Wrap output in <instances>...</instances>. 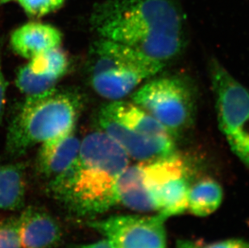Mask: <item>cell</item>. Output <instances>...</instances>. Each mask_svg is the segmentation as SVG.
Segmentation results:
<instances>
[{
    "mask_svg": "<svg viewBox=\"0 0 249 248\" xmlns=\"http://www.w3.org/2000/svg\"><path fill=\"white\" fill-rule=\"evenodd\" d=\"M185 20L179 0H103L90 17L99 38L127 45L164 63L183 48Z\"/></svg>",
    "mask_w": 249,
    "mask_h": 248,
    "instance_id": "6da1fadb",
    "label": "cell"
},
{
    "mask_svg": "<svg viewBox=\"0 0 249 248\" xmlns=\"http://www.w3.org/2000/svg\"><path fill=\"white\" fill-rule=\"evenodd\" d=\"M130 158L116 142L101 131L81 141L73 163L50 180L53 197L71 213L92 217L116 206L115 182L129 165Z\"/></svg>",
    "mask_w": 249,
    "mask_h": 248,
    "instance_id": "7a4b0ae2",
    "label": "cell"
},
{
    "mask_svg": "<svg viewBox=\"0 0 249 248\" xmlns=\"http://www.w3.org/2000/svg\"><path fill=\"white\" fill-rule=\"evenodd\" d=\"M82 104L76 92L56 88L25 97L10 124L6 141L7 152L20 156L33 146L75 128Z\"/></svg>",
    "mask_w": 249,
    "mask_h": 248,
    "instance_id": "3957f363",
    "label": "cell"
},
{
    "mask_svg": "<svg viewBox=\"0 0 249 248\" xmlns=\"http://www.w3.org/2000/svg\"><path fill=\"white\" fill-rule=\"evenodd\" d=\"M165 66L133 48L99 38L89 51V84L99 96L111 102L121 100Z\"/></svg>",
    "mask_w": 249,
    "mask_h": 248,
    "instance_id": "277c9868",
    "label": "cell"
},
{
    "mask_svg": "<svg viewBox=\"0 0 249 248\" xmlns=\"http://www.w3.org/2000/svg\"><path fill=\"white\" fill-rule=\"evenodd\" d=\"M100 130L124 150L130 159L151 162L175 154L174 136L134 103L112 101L102 107Z\"/></svg>",
    "mask_w": 249,
    "mask_h": 248,
    "instance_id": "5b68a950",
    "label": "cell"
},
{
    "mask_svg": "<svg viewBox=\"0 0 249 248\" xmlns=\"http://www.w3.org/2000/svg\"><path fill=\"white\" fill-rule=\"evenodd\" d=\"M211 74L220 130L231 151L249 167V90L215 60Z\"/></svg>",
    "mask_w": 249,
    "mask_h": 248,
    "instance_id": "8992f818",
    "label": "cell"
},
{
    "mask_svg": "<svg viewBox=\"0 0 249 248\" xmlns=\"http://www.w3.org/2000/svg\"><path fill=\"white\" fill-rule=\"evenodd\" d=\"M132 102L158 120L174 137L192 122L193 93L181 78L153 77L132 94Z\"/></svg>",
    "mask_w": 249,
    "mask_h": 248,
    "instance_id": "52a82bcc",
    "label": "cell"
},
{
    "mask_svg": "<svg viewBox=\"0 0 249 248\" xmlns=\"http://www.w3.org/2000/svg\"><path fill=\"white\" fill-rule=\"evenodd\" d=\"M143 172L144 184L158 214L167 219L188 210L190 172L181 157L175 153L145 162Z\"/></svg>",
    "mask_w": 249,
    "mask_h": 248,
    "instance_id": "ba28073f",
    "label": "cell"
},
{
    "mask_svg": "<svg viewBox=\"0 0 249 248\" xmlns=\"http://www.w3.org/2000/svg\"><path fill=\"white\" fill-rule=\"evenodd\" d=\"M166 218L155 216H112L89 222L88 226L103 234L116 248H165Z\"/></svg>",
    "mask_w": 249,
    "mask_h": 248,
    "instance_id": "9c48e42d",
    "label": "cell"
},
{
    "mask_svg": "<svg viewBox=\"0 0 249 248\" xmlns=\"http://www.w3.org/2000/svg\"><path fill=\"white\" fill-rule=\"evenodd\" d=\"M69 67L67 53L61 46L54 48L30 59L27 65L20 67L16 84L26 97L44 94L56 88Z\"/></svg>",
    "mask_w": 249,
    "mask_h": 248,
    "instance_id": "30bf717a",
    "label": "cell"
},
{
    "mask_svg": "<svg viewBox=\"0 0 249 248\" xmlns=\"http://www.w3.org/2000/svg\"><path fill=\"white\" fill-rule=\"evenodd\" d=\"M18 220L22 248H51L61 240L60 225L43 209L30 206Z\"/></svg>",
    "mask_w": 249,
    "mask_h": 248,
    "instance_id": "8fae6325",
    "label": "cell"
},
{
    "mask_svg": "<svg viewBox=\"0 0 249 248\" xmlns=\"http://www.w3.org/2000/svg\"><path fill=\"white\" fill-rule=\"evenodd\" d=\"M75 129H71L40 144L38 169L45 177L53 179L65 171L76 159L81 141L76 135Z\"/></svg>",
    "mask_w": 249,
    "mask_h": 248,
    "instance_id": "7c38bea8",
    "label": "cell"
},
{
    "mask_svg": "<svg viewBox=\"0 0 249 248\" xmlns=\"http://www.w3.org/2000/svg\"><path fill=\"white\" fill-rule=\"evenodd\" d=\"M62 41L61 32L50 24L29 22L12 33V50L24 58L35 57L45 52L60 47Z\"/></svg>",
    "mask_w": 249,
    "mask_h": 248,
    "instance_id": "4fadbf2b",
    "label": "cell"
},
{
    "mask_svg": "<svg viewBox=\"0 0 249 248\" xmlns=\"http://www.w3.org/2000/svg\"><path fill=\"white\" fill-rule=\"evenodd\" d=\"M118 202L137 212L155 211L143 180V163L128 165L115 182Z\"/></svg>",
    "mask_w": 249,
    "mask_h": 248,
    "instance_id": "5bb4252c",
    "label": "cell"
},
{
    "mask_svg": "<svg viewBox=\"0 0 249 248\" xmlns=\"http://www.w3.org/2000/svg\"><path fill=\"white\" fill-rule=\"evenodd\" d=\"M26 193L24 169L19 164L0 166V210L21 208Z\"/></svg>",
    "mask_w": 249,
    "mask_h": 248,
    "instance_id": "9a60e30c",
    "label": "cell"
},
{
    "mask_svg": "<svg viewBox=\"0 0 249 248\" xmlns=\"http://www.w3.org/2000/svg\"><path fill=\"white\" fill-rule=\"evenodd\" d=\"M223 197L221 185L216 180L206 178L191 185L188 210L195 215L206 217L219 208Z\"/></svg>",
    "mask_w": 249,
    "mask_h": 248,
    "instance_id": "2e32d148",
    "label": "cell"
},
{
    "mask_svg": "<svg viewBox=\"0 0 249 248\" xmlns=\"http://www.w3.org/2000/svg\"><path fill=\"white\" fill-rule=\"evenodd\" d=\"M31 18H41L60 9L66 0H16Z\"/></svg>",
    "mask_w": 249,
    "mask_h": 248,
    "instance_id": "e0dca14e",
    "label": "cell"
},
{
    "mask_svg": "<svg viewBox=\"0 0 249 248\" xmlns=\"http://www.w3.org/2000/svg\"><path fill=\"white\" fill-rule=\"evenodd\" d=\"M0 248H22L18 218L0 220Z\"/></svg>",
    "mask_w": 249,
    "mask_h": 248,
    "instance_id": "ac0fdd59",
    "label": "cell"
},
{
    "mask_svg": "<svg viewBox=\"0 0 249 248\" xmlns=\"http://www.w3.org/2000/svg\"><path fill=\"white\" fill-rule=\"evenodd\" d=\"M177 248H249V241L244 239H231L213 243L180 239L177 243Z\"/></svg>",
    "mask_w": 249,
    "mask_h": 248,
    "instance_id": "d6986e66",
    "label": "cell"
},
{
    "mask_svg": "<svg viewBox=\"0 0 249 248\" xmlns=\"http://www.w3.org/2000/svg\"><path fill=\"white\" fill-rule=\"evenodd\" d=\"M7 81L2 72V63H1V53H0V123L2 122L4 115L6 99H7Z\"/></svg>",
    "mask_w": 249,
    "mask_h": 248,
    "instance_id": "ffe728a7",
    "label": "cell"
},
{
    "mask_svg": "<svg viewBox=\"0 0 249 248\" xmlns=\"http://www.w3.org/2000/svg\"><path fill=\"white\" fill-rule=\"evenodd\" d=\"M74 248H116L111 241L108 239H104V240L92 243V244H83L76 246Z\"/></svg>",
    "mask_w": 249,
    "mask_h": 248,
    "instance_id": "44dd1931",
    "label": "cell"
},
{
    "mask_svg": "<svg viewBox=\"0 0 249 248\" xmlns=\"http://www.w3.org/2000/svg\"><path fill=\"white\" fill-rule=\"evenodd\" d=\"M8 1H10V0H0V7H2V5L5 4Z\"/></svg>",
    "mask_w": 249,
    "mask_h": 248,
    "instance_id": "7402d4cb",
    "label": "cell"
}]
</instances>
